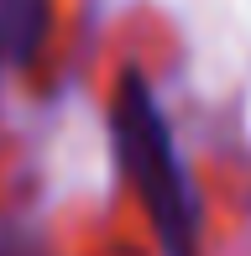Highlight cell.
I'll list each match as a JSON object with an SVG mask.
<instances>
[{
  "mask_svg": "<svg viewBox=\"0 0 251 256\" xmlns=\"http://www.w3.org/2000/svg\"><path fill=\"white\" fill-rule=\"evenodd\" d=\"M110 136H116L120 168L131 178V188L142 194L152 230L162 240L168 256H194L199 251V199H194V183L178 162L173 131H168V115L157 110L152 89L136 74L120 78L116 104H110Z\"/></svg>",
  "mask_w": 251,
  "mask_h": 256,
  "instance_id": "obj_1",
  "label": "cell"
},
{
  "mask_svg": "<svg viewBox=\"0 0 251 256\" xmlns=\"http://www.w3.org/2000/svg\"><path fill=\"white\" fill-rule=\"evenodd\" d=\"M48 26V0H0V68L32 63Z\"/></svg>",
  "mask_w": 251,
  "mask_h": 256,
  "instance_id": "obj_2",
  "label": "cell"
}]
</instances>
